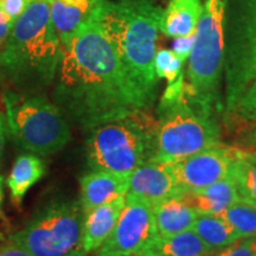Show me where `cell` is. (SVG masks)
I'll list each match as a JSON object with an SVG mask.
<instances>
[{
	"label": "cell",
	"instance_id": "4",
	"mask_svg": "<svg viewBox=\"0 0 256 256\" xmlns=\"http://www.w3.org/2000/svg\"><path fill=\"white\" fill-rule=\"evenodd\" d=\"M223 72L226 122L256 120V0H228Z\"/></svg>",
	"mask_w": 256,
	"mask_h": 256
},
{
	"label": "cell",
	"instance_id": "37",
	"mask_svg": "<svg viewBox=\"0 0 256 256\" xmlns=\"http://www.w3.org/2000/svg\"><path fill=\"white\" fill-rule=\"evenodd\" d=\"M254 145H255V146H256V142H254Z\"/></svg>",
	"mask_w": 256,
	"mask_h": 256
},
{
	"label": "cell",
	"instance_id": "17",
	"mask_svg": "<svg viewBox=\"0 0 256 256\" xmlns=\"http://www.w3.org/2000/svg\"><path fill=\"white\" fill-rule=\"evenodd\" d=\"M203 6V0H170L162 12L160 31L174 38L194 34Z\"/></svg>",
	"mask_w": 256,
	"mask_h": 256
},
{
	"label": "cell",
	"instance_id": "21",
	"mask_svg": "<svg viewBox=\"0 0 256 256\" xmlns=\"http://www.w3.org/2000/svg\"><path fill=\"white\" fill-rule=\"evenodd\" d=\"M192 230L212 250L228 247L241 238L229 223L217 215H198Z\"/></svg>",
	"mask_w": 256,
	"mask_h": 256
},
{
	"label": "cell",
	"instance_id": "27",
	"mask_svg": "<svg viewBox=\"0 0 256 256\" xmlns=\"http://www.w3.org/2000/svg\"><path fill=\"white\" fill-rule=\"evenodd\" d=\"M194 37H196V32L192 34H188V36L176 38L174 42L172 51H174V55L183 63L190 57L192 48H194Z\"/></svg>",
	"mask_w": 256,
	"mask_h": 256
},
{
	"label": "cell",
	"instance_id": "13",
	"mask_svg": "<svg viewBox=\"0 0 256 256\" xmlns=\"http://www.w3.org/2000/svg\"><path fill=\"white\" fill-rule=\"evenodd\" d=\"M130 188V176L92 170L80 179V203L84 214L126 194Z\"/></svg>",
	"mask_w": 256,
	"mask_h": 256
},
{
	"label": "cell",
	"instance_id": "20",
	"mask_svg": "<svg viewBox=\"0 0 256 256\" xmlns=\"http://www.w3.org/2000/svg\"><path fill=\"white\" fill-rule=\"evenodd\" d=\"M46 174V165L40 156L34 154L19 156L8 179L11 198L20 206L28 191Z\"/></svg>",
	"mask_w": 256,
	"mask_h": 256
},
{
	"label": "cell",
	"instance_id": "2",
	"mask_svg": "<svg viewBox=\"0 0 256 256\" xmlns=\"http://www.w3.org/2000/svg\"><path fill=\"white\" fill-rule=\"evenodd\" d=\"M162 12L153 0H104L94 10L146 112L158 89L154 57Z\"/></svg>",
	"mask_w": 256,
	"mask_h": 256
},
{
	"label": "cell",
	"instance_id": "36",
	"mask_svg": "<svg viewBox=\"0 0 256 256\" xmlns=\"http://www.w3.org/2000/svg\"><path fill=\"white\" fill-rule=\"evenodd\" d=\"M95 2H104V0H95Z\"/></svg>",
	"mask_w": 256,
	"mask_h": 256
},
{
	"label": "cell",
	"instance_id": "8",
	"mask_svg": "<svg viewBox=\"0 0 256 256\" xmlns=\"http://www.w3.org/2000/svg\"><path fill=\"white\" fill-rule=\"evenodd\" d=\"M84 216L80 200L57 198L36 211L8 241L32 256H86L82 248Z\"/></svg>",
	"mask_w": 256,
	"mask_h": 256
},
{
	"label": "cell",
	"instance_id": "38",
	"mask_svg": "<svg viewBox=\"0 0 256 256\" xmlns=\"http://www.w3.org/2000/svg\"><path fill=\"white\" fill-rule=\"evenodd\" d=\"M254 151H255V153H256V150H254Z\"/></svg>",
	"mask_w": 256,
	"mask_h": 256
},
{
	"label": "cell",
	"instance_id": "33",
	"mask_svg": "<svg viewBox=\"0 0 256 256\" xmlns=\"http://www.w3.org/2000/svg\"><path fill=\"white\" fill-rule=\"evenodd\" d=\"M256 142V127H255V130H252V142L254 144Z\"/></svg>",
	"mask_w": 256,
	"mask_h": 256
},
{
	"label": "cell",
	"instance_id": "31",
	"mask_svg": "<svg viewBox=\"0 0 256 256\" xmlns=\"http://www.w3.org/2000/svg\"><path fill=\"white\" fill-rule=\"evenodd\" d=\"M2 184H4V178L0 176V209H2V198H4V190H2Z\"/></svg>",
	"mask_w": 256,
	"mask_h": 256
},
{
	"label": "cell",
	"instance_id": "23",
	"mask_svg": "<svg viewBox=\"0 0 256 256\" xmlns=\"http://www.w3.org/2000/svg\"><path fill=\"white\" fill-rule=\"evenodd\" d=\"M217 216L229 223L241 238L256 236V211L244 202H236Z\"/></svg>",
	"mask_w": 256,
	"mask_h": 256
},
{
	"label": "cell",
	"instance_id": "19",
	"mask_svg": "<svg viewBox=\"0 0 256 256\" xmlns=\"http://www.w3.org/2000/svg\"><path fill=\"white\" fill-rule=\"evenodd\" d=\"M153 211L156 232L160 236L191 230L198 217L197 211L179 198H170L162 202L153 206Z\"/></svg>",
	"mask_w": 256,
	"mask_h": 256
},
{
	"label": "cell",
	"instance_id": "18",
	"mask_svg": "<svg viewBox=\"0 0 256 256\" xmlns=\"http://www.w3.org/2000/svg\"><path fill=\"white\" fill-rule=\"evenodd\" d=\"M214 252L194 230L170 236L156 235L134 256H206Z\"/></svg>",
	"mask_w": 256,
	"mask_h": 256
},
{
	"label": "cell",
	"instance_id": "26",
	"mask_svg": "<svg viewBox=\"0 0 256 256\" xmlns=\"http://www.w3.org/2000/svg\"><path fill=\"white\" fill-rule=\"evenodd\" d=\"M31 2L32 0H0V8L14 24L19 17L26 11Z\"/></svg>",
	"mask_w": 256,
	"mask_h": 256
},
{
	"label": "cell",
	"instance_id": "28",
	"mask_svg": "<svg viewBox=\"0 0 256 256\" xmlns=\"http://www.w3.org/2000/svg\"><path fill=\"white\" fill-rule=\"evenodd\" d=\"M14 25V24L10 20L8 16H6L4 12L2 11V8H0V50H2V46H5Z\"/></svg>",
	"mask_w": 256,
	"mask_h": 256
},
{
	"label": "cell",
	"instance_id": "30",
	"mask_svg": "<svg viewBox=\"0 0 256 256\" xmlns=\"http://www.w3.org/2000/svg\"><path fill=\"white\" fill-rule=\"evenodd\" d=\"M8 121H6L5 110L2 112V108H0V159H2V152H4L6 136H8Z\"/></svg>",
	"mask_w": 256,
	"mask_h": 256
},
{
	"label": "cell",
	"instance_id": "9",
	"mask_svg": "<svg viewBox=\"0 0 256 256\" xmlns=\"http://www.w3.org/2000/svg\"><path fill=\"white\" fill-rule=\"evenodd\" d=\"M159 127L151 162L174 164L197 153L220 146L215 118L194 110L188 98L158 108Z\"/></svg>",
	"mask_w": 256,
	"mask_h": 256
},
{
	"label": "cell",
	"instance_id": "5",
	"mask_svg": "<svg viewBox=\"0 0 256 256\" xmlns=\"http://www.w3.org/2000/svg\"><path fill=\"white\" fill-rule=\"evenodd\" d=\"M228 0H206L188 57L186 98L194 110L214 118L220 104L224 64V17Z\"/></svg>",
	"mask_w": 256,
	"mask_h": 256
},
{
	"label": "cell",
	"instance_id": "14",
	"mask_svg": "<svg viewBox=\"0 0 256 256\" xmlns=\"http://www.w3.org/2000/svg\"><path fill=\"white\" fill-rule=\"evenodd\" d=\"M124 204L126 194H122L86 214L82 235V248L86 255L98 252L113 232Z\"/></svg>",
	"mask_w": 256,
	"mask_h": 256
},
{
	"label": "cell",
	"instance_id": "12",
	"mask_svg": "<svg viewBox=\"0 0 256 256\" xmlns=\"http://www.w3.org/2000/svg\"><path fill=\"white\" fill-rule=\"evenodd\" d=\"M127 194L154 206L182 194L168 164L147 162L130 174Z\"/></svg>",
	"mask_w": 256,
	"mask_h": 256
},
{
	"label": "cell",
	"instance_id": "7",
	"mask_svg": "<svg viewBox=\"0 0 256 256\" xmlns=\"http://www.w3.org/2000/svg\"><path fill=\"white\" fill-rule=\"evenodd\" d=\"M8 133L25 151L37 156L60 152L72 139L68 120L52 101L40 94L2 96Z\"/></svg>",
	"mask_w": 256,
	"mask_h": 256
},
{
	"label": "cell",
	"instance_id": "32",
	"mask_svg": "<svg viewBox=\"0 0 256 256\" xmlns=\"http://www.w3.org/2000/svg\"><path fill=\"white\" fill-rule=\"evenodd\" d=\"M241 202H244L246 204H248L249 206H252V209L256 211V200H240Z\"/></svg>",
	"mask_w": 256,
	"mask_h": 256
},
{
	"label": "cell",
	"instance_id": "34",
	"mask_svg": "<svg viewBox=\"0 0 256 256\" xmlns=\"http://www.w3.org/2000/svg\"><path fill=\"white\" fill-rule=\"evenodd\" d=\"M254 241H255V243H254V256H256V236L254 238Z\"/></svg>",
	"mask_w": 256,
	"mask_h": 256
},
{
	"label": "cell",
	"instance_id": "10",
	"mask_svg": "<svg viewBox=\"0 0 256 256\" xmlns=\"http://www.w3.org/2000/svg\"><path fill=\"white\" fill-rule=\"evenodd\" d=\"M158 235L151 204L126 194V204L113 232L96 256H134Z\"/></svg>",
	"mask_w": 256,
	"mask_h": 256
},
{
	"label": "cell",
	"instance_id": "11",
	"mask_svg": "<svg viewBox=\"0 0 256 256\" xmlns=\"http://www.w3.org/2000/svg\"><path fill=\"white\" fill-rule=\"evenodd\" d=\"M232 156L234 148L220 145L168 166L183 194L229 177Z\"/></svg>",
	"mask_w": 256,
	"mask_h": 256
},
{
	"label": "cell",
	"instance_id": "15",
	"mask_svg": "<svg viewBox=\"0 0 256 256\" xmlns=\"http://www.w3.org/2000/svg\"><path fill=\"white\" fill-rule=\"evenodd\" d=\"M179 200L196 210L198 215H218L241 197L232 179L226 177L206 188L184 192Z\"/></svg>",
	"mask_w": 256,
	"mask_h": 256
},
{
	"label": "cell",
	"instance_id": "1",
	"mask_svg": "<svg viewBox=\"0 0 256 256\" xmlns=\"http://www.w3.org/2000/svg\"><path fill=\"white\" fill-rule=\"evenodd\" d=\"M54 83L52 102L83 132L146 113L94 12L63 49Z\"/></svg>",
	"mask_w": 256,
	"mask_h": 256
},
{
	"label": "cell",
	"instance_id": "16",
	"mask_svg": "<svg viewBox=\"0 0 256 256\" xmlns=\"http://www.w3.org/2000/svg\"><path fill=\"white\" fill-rule=\"evenodd\" d=\"M50 16L64 49L89 18L98 2L95 0H49Z\"/></svg>",
	"mask_w": 256,
	"mask_h": 256
},
{
	"label": "cell",
	"instance_id": "22",
	"mask_svg": "<svg viewBox=\"0 0 256 256\" xmlns=\"http://www.w3.org/2000/svg\"><path fill=\"white\" fill-rule=\"evenodd\" d=\"M229 177L235 183L241 200H256V153L234 148Z\"/></svg>",
	"mask_w": 256,
	"mask_h": 256
},
{
	"label": "cell",
	"instance_id": "6",
	"mask_svg": "<svg viewBox=\"0 0 256 256\" xmlns=\"http://www.w3.org/2000/svg\"><path fill=\"white\" fill-rule=\"evenodd\" d=\"M158 127L146 113H136L94 128L86 146L89 168L130 176L152 160Z\"/></svg>",
	"mask_w": 256,
	"mask_h": 256
},
{
	"label": "cell",
	"instance_id": "3",
	"mask_svg": "<svg viewBox=\"0 0 256 256\" xmlns=\"http://www.w3.org/2000/svg\"><path fill=\"white\" fill-rule=\"evenodd\" d=\"M62 54L49 0H32L0 50V76L22 94H40L55 82Z\"/></svg>",
	"mask_w": 256,
	"mask_h": 256
},
{
	"label": "cell",
	"instance_id": "24",
	"mask_svg": "<svg viewBox=\"0 0 256 256\" xmlns=\"http://www.w3.org/2000/svg\"><path fill=\"white\" fill-rule=\"evenodd\" d=\"M154 70L158 78L174 82L183 74V62L174 55V51L160 49L154 57Z\"/></svg>",
	"mask_w": 256,
	"mask_h": 256
},
{
	"label": "cell",
	"instance_id": "35",
	"mask_svg": "<svg viewBox=\"0 0 256 256\" xmlns=\"http://www.w3.org/2000/svg\"><path fill=\"white\" fill-rule=\"evenodd\" d=\"M2 240H4V235H2V234L0 232V241H2Z\"/></svg>",
	"mask_w": 256,
	"mask_h": 256
},
{
	"label": "cell",
	"instance_id": "29",
	"mask_svg": "<svg viewBox=\"0 0 256 256\" xmlns=\"http://www.w3.org/2000/svg\"><path fill=\"white\" fill-rule=\"evenodd\" d=\"M0 256H32L23 247L8 241L5 246L0 248Z\"/></svg>",
	"mask_w": 256,
	"mask_h": 256
},
{
	"label": "cell",
	"instance_id": "25",
	"mask_svg": "<svg viewBox=\"0 0 256 256\" xmlns=\"http://www.w3.org/2000/svg\"><path fill=\"white\" fill-rule=\"evenodd\" d=\"M254 238H240L228 247L223 248L217 256H254Z\"/></svg>",
	"mask_w": 256,
	"mask_h": 256
}]
</instances>
